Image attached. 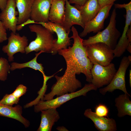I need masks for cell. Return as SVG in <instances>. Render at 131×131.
Here are the masks:
<instances>
[{
	"label": "cell",
	"mask_w": 131,
	"mask_h": 131,
	"mask_svg": "<svg viewBox=\"0 0 131 131\" xmlns=\"http://www.w3.org/2000/svg\"><path fill=\"white\" fill-rule=\"evenodd\" d=\"M73 35L70 38L74 40L72 47L58 51V54L64 58L66 68L61 76L56 75V82L52 86L51 91L45 94L44 98L47 100L64 94L74 92L82 86L81 82L76 78V74H83L86 81L91 83L92 77L91 70L93 65L88 57L86 47L83 46V39L81 38L75 28L71 29Z\"/></svg>",
	"instance_id": "1"
},
{
	"label": "cell",
	"mask_w": 131,
	"mask_h": 131,
	"mask_svg": "<svg viewBox=\"0 0 131 131\" xmlns=\"http://www.w3.org/2000/svg\"><path fill=\"white\" fill-rule=\"evenodd\" d=\"M31 31L35 33L36 37L28 45L25 49L27 54L34 51H42L43 52L51 53L54 39V32L40 24H33L29 26Z\"/></svg>",
	"instance_id": "2"
},
{
	"label": "cell",
	"mask_w": 131,
	"mask_h": 131,
	"mask_svg": "<svg viewBox=\"0 0 131 131\" xmlns=\"http://www.w3.org/2000/svg\"><path fill=\"white\" fill-rule=\"evenodd\" d=\"M116 9L114 8L107 27L103 31L97 33L95 35L83 40L82 43L83 46H86L95 43H101L106 44L111 49L114 50L121 34L116 27Z\"/></svg>",
	"instance_id": "3"
},
{
	"label": "cell",
	"mask_w": 131,
	"mask_h": 131,
	"mask_svg": "<svg viewBox=\"0 0 131 131\" xmlns=\"http://www.w3.org/2000/svg\"><path fill=\"white\" fill-rule=\"evenodd\" d=\"M97 89L92 83H89L86 84L83 88L77 91L65 94L49 100L39 101L35 105L34 111L38 113L50 108H57L73 98L82 96H85L89 91L92 90H96Z\"/></svg>",
	"instance_id": "4"
},
{
	"label": "cell",
	"mask_w": 131,
	"mask_h": 131,
	"mask_svg": "<svg viewBox=\"0 0 131 131\" xmlns=\"http://www.w3.org/2000/svg\"><path fill=\"white\" fill-rule=\"evenodd\" d=\"M85 47L88 57L93 65L106 66L114 58L113 50L105 44L96 43Z\"/></svg>",
	"instance_id": "5"
},
{
	"label": "cell",
	"mask_w": 131,
	"mask_h": 131,
	"mask_svg": "<svg viewBox=\"0 0 131 131\" xmlns=\"http://www.w3.org/2000/svg\"><path fill=\"white\" fill-rule=\"evenodd\" d=\"M131 62V56L123 57L119 68L110 83L106 86L100 89L99 92L101 94L104 95L107 92H112L118 89L122 91L124 93L130 95L126 90L125 76L126 70Z\"/></svg>",
	"instance_id": "6"
},
{
	"label": "cell",
	"mask_w": 131,
	"mask_h": 131,
	"mask_svg": "<svg viewBox=\"0 0 131 131\" xmlns=\"http://www.w3.org/2000/svg\"><path fill=\"white\" fill-rule=\"evenodd\" d=\"M116 71L115 64L111 63L103 66L94 64L91 70V83L97 88L108 85L111 82Z\"/></svg>",
	"instance_id": "7"
},
{
	"label": "cell",
	"mask_w": 131,
	"mask_h": 131,
	"mask_svg": "<svg viewBox=\"0 0 131 131\" xmlns=\"http://www.w3.org/2000/svg\"><path fill=\"white\" fill-rule=\"evenodd\" d=\"M40 24L49 29L57 35V38L54 39L52 50V55L56 54L60 50L65 49L71 45V38L69 37V33L67 32L60 24L52 23L50 21L47 22H39Z\"/></svg>",
	"instance_id": "8"
},
{
	"label": "cell",
	"mask_w": 131,
	"mask_h": 131,
	"mask_svg": "<svg viewBox=\"0 0 131 131\" xmlns=\"http://www.w3.org/2000/svg\"><path fill=\"white\" fill-rule=\"evenodd\" d=\"M7 44L2 48L3 52L6 53L9 62L14 61V55L16 53H25V49L28 45V40L24 35L21 36L18 33L11 32L8 39Z\"/></svg>",
	"instance_id": "9"
},
{
	"label": "cell",
	"mask_w": 131,
	"mask_h": 131,
	"mask_svg": "<svg viewBox=\"0 0 131 131\" xmlns=\"http://www.w3.org/2000/svg\"><path fill=\"white\" fill-rule=\"evenodd\" d=\"M114 6L115 9L124 8L126 11L125 24L122 34L115 48L113 50L114 57H115L121 56L125 51L128 44L131 42L126 36L127 32L131 23V1L126 4H115Z\"/></svg>",
	"instance_id": "10"
},
{
	"label": "cell",
	"mask_w": 131,
	"mask_h": 131,
	"mask_svg": "<svg viewBox=\"0 0 131 131\" xmlns=\"http://www.w3.org/2000/svg\"><path fill=\"white\" fill-rule=\"evenodd\" d=\"M113 4L101 8L95 17L85 25L83 30L79 35L80 36L83 37L90 33H97L103 29L105 20L108 17Z\"/></svg>",
	"instance_id": "11"
},
{
	"label": "cell",
	"mask_w": 131,
	"mask_h": 131,
	"mask_svg": "<svg viewBox=\"0 0 131 131\" xmlns=\"http://www.w3.org/2000/svg\"><path fill=\"white\" fill-rule=\"evenodd\" d=\"M16 0H8L5 9L0 14V20L7 29L16 33L18 15L16 10Z\"/></svg>",
	"instance_id": "12"
},
{
	"label": "cell",
	"mask_w": 131,
	"mask_h": 131,
	"mask_svg": "<svg viewBox=\"0 0 131 131\" xmlns=\"http://www.w3.org/2000/svg\"><path fill=\"white\" fill-rule=\"evenodd\" d=\"M52 0H34L30 18L37 24L49 22V14Z\"/></svg>",
	"instance_id": "13"
},
{
	"label": "cell",
	"mask_w": 131,
	"mask_h": 131,
	"mask_svg": "<svg viewBox=\"0 0 131 131\" xmlns=\"http://www.w3.org/2000/svg\"><path fill=\"white\" fill-rule=\"evenodd\" d=\"M65 12L64 20L60 25L67 32L70 33L71 28L74 25H77L84 28L80 13L74 6L69 3L68 0H65Z\"/></svg>",
	"instance_id": "14"
},
{
	"label": "cell",
	"mask_w": 131,
	"mask_h": 131,
	"mask_svg": "<svg viewBox=\"0 0 131 131\" xmlns=\"http://www.w3.org/2000/svg\"><path fill=\"white\" fill-rule=\"evenodd\" d=\"M84 115L92 121L95 127L99 131H115L117 130L116 122L113 118L98 116L90 108L86 109Z\"/></svg>",
	"instance_id": "15"
},
{
	"label": "cell",
	"mask_w": 131,
	"mask_h": 131,
	"mask_svg": "<svg viewBox=\"0 0 131 131\" xmlns=\"http://www.w3.org/2000/svg\"><path fill=\"white\" fill-rule=\"evenodd\" d=\"M74 6L80 12L84 26L95 17L101 9L98 0H89L83 5L75 4Z\"/></svg>",
	"instance_id": "16"
},
{
	"label": "cell",
	"mask_w": 131,
	"mask_h": 131,
	"mask_svg": "<svg viewBox=\"0 0 131 131\" xmlns=\"http://www.w3.org/2000/svg\"><path fill=\"white\" fill-rule=\"evenodd\" d=\"M56 108H51L41 111V119L38 131H51L55 123L60 119Z\"/></svg>",
	"instance_id": "17"
},
{
	"label": "cell",
	"mask_w": 131,
	"mask_h": 131,
	"mask_svg": "<svg viewBox=\"0 0 131 131\" xmlns=\"http://www.w3.org/2000/svg\"><path fill=\"white\" fill-rule=\"evenodd\" d=\"M22 108L20 105L13 106L0 103V116L16 120L21 123L26 128L28 127L30 122L22 115Z\"/></svg>",
	"instance_id": "18"
},
{
	"label": "cell",
	"mask_w": 131,
	"mask_h": 131,
	"mask_svg": "<svg viewBox=\"0 0 131 131\" xmlns=\"http://www.w3.org/2000/svg\"><path fill=\"white\" fill-rule=\"evenodd\" d=\"M65 0H52L49 10V21L61 25L65 19Z\"/></svg>",
	"instance_id": "19"
},
{
	"label": "cell",
	"mask_w": 131,
	"mask_h": 131,
	"mask_svg": "<svg viewBox=\"0 0 131 131\" xmlns=\"http://www.w3.org/2000/svg\"><path fill=\"white\" fill-rule=\"evenodd\" d=\"M34 0H16L18 13L17 25L21 24L30 18L31 9Z\"/></svg>",
	"instance_id": "20"
},
{
	"label": "cell",
	"mask_w": 131,
	"mask_h": 131,
	"mask_svg": "<svg viewBox=\"0 0 131 131\" xmlns=\"http://www.w3.org/2000/svg\"><path fill=\"white\" fill-rule=\"evenodd\" d=\"M130 95L124 93L120 95L115 100V106L118 111L117 115L122 117L126 115L131 116V101Z\"/></svg>",
	"instance_id": "21"
},
{
	"label": "cell",
	"mask_w": 131,
	"mask_h": 131,
	"mask_svg": "<svg viewBox=\"0 0 131 131\" xmlns=\"http://www.w3.org/2000/svg\"><path fill=\"white\" fill-rule=\"evenodd\" d=\"M43 52L42 51H40L39 53L35 54V56L33 59L25 63H19L12 62L10 64V70L13 71L16 69H20L26 67L30 68L35 70H38L41 72L43 76L44 80L49 79V76H47L45 75L42 64L38 63L37 61L38 57L40 54Z\"/></svg>",
	"instance_id": "22"
},
{
	"label": "cell",
	"mask_w": 131,
	"mask_h": 131,
	"mask_svg": "<svg viewBox=\"0 0 131 131\" xmlns=\"http://www.w3.org/2000/svg\"><path fill=\"white\" fill-rule=\"evenodd\" d=\"M10 65L8 60L4 57L0 58V80L5 81L7 79L10 70Z\"/></svg>",
	"instance_id": "23"
},
{
	"label": "cell",
	"mask_w": 131,
	"mask_h": 131,
	"mask_svg": "<svg viewBox=\"0 0 131 131\" xmlns=\"http://www.w3.org/2000/svg\"><path fill=\"white\" fill-rule=\"evenodd\" d=\"M19 98L16 97L12 93L5 95L0 101V103L6 105L12 106L19 102Z\"/></svg>",
	"instance_id": "24"
},
{
	"label": "cell",
	"mask_w": 131,
	"mask_h": 131,
	"mask_svg": "<svg viewBox=\"0 0 131 131\" xmlns=\"http://www.w3.org/2000/svg\"><path fill=\"white\" fill-rule=\"evenodd\" d=\"M95 113L98 116L108 117L109 110L108 108L105 105L100 103L96 106Z\"/></svg>",
	"instance_id": "25"
},
{
	"label": "cell",
	"mask_w": 131,
	"mask_h": 131,
	"mask_svg": "<svg viewBox=\"0 0 131 131\" xmlns=\"http://www.w3.org/2000/svg\"><path fill=\"white\" fill-rule=\"evenodd\" d=\"M27 90V88L26 86L22 84H20L12 93L16 97L19 98L25 93Z\"/></svg>",
	"instance_id": "26"
},
{
	"label": "cell",
	"mask_w": 131,
	"mask_h": 131,
	"mask_svg": "<svg viewBox=\"0 0 131 131\" xmlns=\"http://www.w3.org/2000/svg\"><path fill=\"white\" fill-rule=\"evenodd\" d=\"M6 29L0 20V43L8 40Z\"/></svg>",
	"instance_id": "27"
},
{
	"label": "cell",
	"mask_w": 131,
	"mask_h": 131,
	"mask_svg": "<svg viewBox=\"0 0 131 131\" xmlns=\"http://www.w3.org/2000/svg\"><path fill=\"white\" fill-rule=\"evenodd\" d=\"M117 0H98L101 8L106 6L114 4Z\"/></svg>",
	"instance_id": "28"
},
{
	"label": "cell",
	"mask_w": 131,
	"mask_h": 131,
	"mask_svg": "<svg viewBox=\"0 0 131 131\" xmlns=\"http://www.w3.org/2000/svg\"><path fill=\"white\" fill-rule=\"evenodd\" d=\"M35 24V22L34 21L29 18L23 23L17 25L16 28L17 31H19L20 30L22 29L23 27L26 25L30 24Z\"/></svg>",
	"instance_id": "29"
},
{
	"label": "cell",
	"mask_w": 131,
	"mask_h": 131,
	"mask_svg": "<svg viewBox=\"0 0 131 131\" xmlns=\"http://www.w3.org/2000/svg\"><path fill=\"white\" fill-rule=\"evenodd\" d=\"M89 0H69L68 1L69 3L74 4L80 6H82L84 5Z\"/></svg>",
	"instance_id": "30"
},
{
	"label": "cell",
	"mask_w": 131,
	"mask_h": 131,
	"mask_svg": "<svg viewBox=\"0 0 131 131\" xmlns=\"http://www.w3.org/2000/svg\"><path fill=\"white\" fill-rule=\"evenodd\" d=\"M7 1L8 0H0V9L1 11L5 8Z\"/></svg>",
	"instance_id": "31"
},
{
	"label": "cell",
	"mask_w": 131,
	"mask_h": 131,
	"mask_svg": "<svg viewBox=\"0 0 131 131\" xmlns=\"http://www.w3.org/2000/svg\"><path fill=\"white\" fill-rule=\"evenodd\" d=\"M130 28H129L126 33L127 37L129 40L131 42V25Z\"/></svg>",
	"instance_id": "32"
},
{
	"label": "cell",
	"mask_w": 131,
	"mask_h": 131,
	"mask_svg": "<svg viewBox=\"0 0 131 131\" xmlns=\"http://www.w3.org/2000/svg\"><path fill=\"white\" fill-rule=\"evenodd\" d=\"M56 129L59 131H69L64 126H58Z\"/></svg>",
	"instance_id": "33"
},
{
	"label": "cell",
	"mask_w": 131,
	"mask_h": 131,
	"mask_svg": "<svg viewBox=\"0 0 131 131\" xmlns=\"http://www.w3.org/2000/svg\"><path fill=\"white\" fill-rule=\"evenodd\" d=\"M126 49L130 53H131V42H130L127 46Z\"/></svg>",
	"instance_id": "34"
},
{
	"label": "cell",
	"mask_w": 131,
	"mask_h": 131,
	"mask_svg": "<svg viewBox=\"0 0 131 131\" xmlns=\"http://www.w3.org/2000/svg\"><path fill=\"white\" fill-rule=\"evenodd\" d=\"M129 83L130 87H131V70H129Z\"/></svg>",
	"instance_id": "35"
}]
</instances>
